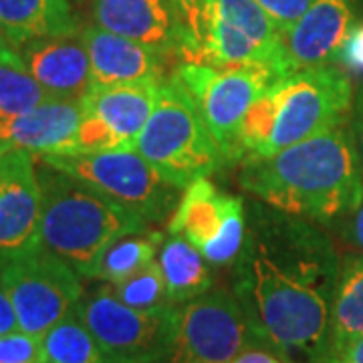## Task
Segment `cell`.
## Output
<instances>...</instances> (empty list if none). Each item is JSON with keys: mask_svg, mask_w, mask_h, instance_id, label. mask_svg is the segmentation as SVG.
<instances>
[{"mask_svg": "<svg viewBox=\"0 0 363 363\" xmlns=\"http://www.w3.org/2000/svg\"><path fill=\"white\" fill-rule=\"evenodd\" d=\"M233 267L234 297L259 339L283 353L327 357L341 260L323 230L255 202Z\"/></svg>", "mask_w": 363, "mask_h": 363, "instance_id": "6da1fadb", "label": "cell"}, {"mask_svg": "<svg viewBox=\"0 0 363 363\" xmlns=\"http://www.w3.org/2000/svg\"><path fill=\"white\" fill-rule=\"evenodd\" d=\"M347 121L271 157L242 160L240 186L305 220L351 216L363 202V168Z\"/></svg>", "mask_w": 363, "mask_h": 363, "instance_id": "7a4b0ae2", "label": "cell"}, {"mask_svg": "<svg viewBox=\"0 0 363 363\" xmlns=\"http://www.w3.org/2000/svg\"><path fill=\"white\" fill-rule=\"evenodd\" d=\"M351 79L337 67H311L279 79L250 105L242 123L245 160L271 157L347 121Z\"/></svg>", "mask_w": 363, "mask_h": 363, "instance_id": "3957f363", "label": "cell"}, {"mask_svg": "<svg viewBox=\"0 0 363 363\" xmlns=\"http://www.w3.org/2000/svg\"><path fill=\"white\" fill-rule=\"evenodd\" d=\"M39 240L79 277L93 279L104 252L116 240L147 230V222L113 198L77 178L40 166Z\"/></svg>", "mask_w": 363, "mask_h": 363, "instance_id": "277c9868", "label": "cell"}, {"mask_svg": "<svg viewBox=\"0 0 363 363\" xmlns=\"http://www.w3.org/2000/svg\"><path fill=\"white\" fill-rule=\"evenodd\" d=\"M133 150L180 190L226 164L196 101L174 77L162 83Z\"/></svg>", "mask_w": 363, "mask_h": 363, "instance_id": "5b68a950", "label": "cell"}, {"mask_svg": "<svg viewBox=\"0 0 363 363\" xmlns=\"http://www.w3.org/2000/svg\"><path fill=\"white\" fill-rule=\"evenodd\" d=\"M40 164L69 174L140 214L147 224L172 218L182 192L135 150L71 152L39 157Z\"/></svg>", "mask_w": 363, "mask_h": 363, "instance_id": "8992f818", "label": "cell"}, {"mask_svg": "<svg viewBox=\"0 0 363 363\" xmlns=\"http://www.w3.org/2000/svg\"><path fill=\"white\" fill-rule=\"evenodd\" d=\"M0 285L13 303L18 327L43 337L83 297L79 272L40 240L0 257Z\"/></svg>", "mask_w": 363, "mask_h": 363, "instance_id": "52a82bcc", "label": "cell"}, {"mask_svg": "<svg viewBox=\"0 0 363 363\" xmlns=\"http://www.w3.org/2000/svg\"><path fill=\"white\" fill-rule=\"evenodd\" d=\"M190 93L200 113L220 145L226 164L242 162V123L250 105L277 83L271 73L245 67H212L204 63H180L174 75Z\"/></svg>", "mask_w": 363, "mask_h": 363, "instance_id": "ba28073f", "label": "cell"}, {"mask_svg": "<svg viewBox=\"0 0 363 363\" xmlns=\"http://www.w3.org/2000/svg\"><path fill=\"white\" fill-rule=\"evenodd\" d=\"M77 313L109 363H160L174 337L178 305L138 311L121 303L105 283L81 297Z\"/></svg>", "mask_w": 363, "mask_h": 363, "instance_id": "9c48e42d", "label": "cell"}, {"mask_svg": "<svg viewBox=\"0 0 363 363\" xmlns=\"http://www.w3.org/2000/svg\"><path fill=\"white\" fill-rule=\"evenodd\" d=\"M252 341V325L234 295L216 289L178 305L176 329L160 363H233Z\"/></svg>", "mask_w": 363, "mask_h": 363, "instance_id": "30bf717a", "label": "cell"}, {"mask_svg": "<svg viewBox=\"0 0 363 363\" xmlns=\"http://www.w3.org/2000/svg\"><path fill=\"white\" fill-rule=\"evenodd\" d=\"M168 233L184 236L212 267H230L245 242V202L238 196L220 192L206 178H200L182 192L169 218Z\"/></svg>", "mask_w": 363, "mask_h": 363, "instance_id": "8fae6325", "label": "cell"}, {"mask_svg": "<svg viewBox=\"0 0 363 363\" xmlns=\"http://www.w3.org/2000/svg\"><path fill=\"white\" fill-rule=\"evenodd\" d=\"M39 172L35 156L23 150L0 152V257L39 240Z\"/></svg>", "mask_w": 363, "mask_h": 363, "instance_id": "7c38bea8", "label": "cell"}, {"mask_svg": "<svg viewBox=\"0 0 363 363\" xmlns=\"http://www.w3.org/2000/svg\"><path fill=\"white\" fill-rule=\"evenodd\" d=\"M93 21L162 57H180L184 63L190 52V39L169 0H93Z\"/></svg>", "mask_w": 363, "mask_h": 363, "instance_id": "4fadbf2b", "label": "cell"}, {"mask_svg": "<svg viewBox=\"0 0 363 363\" xmlns=\"http://www.w3.org/2000/svg\"><path fill=\"white\" fill-rule=\"evenodd\" d=\"M16 51L52 99H83L89 93L91 61L83 30L28 40Z\"/></svg>", "mask_w": 363, "mask_h": 363, "instance_id": "5bb4252c", "label": "cell"}, {"mask_svg": "<svg viewBox=\"0 0 363 363\" xmlns=\"http://www.w3.org/2000/svg\"><path fill=\"white\" fill-rule=\"evenodd\" d=\"M353 25V0H315L283 35L293 71L337 63Z\"/></svg>", "mask_w": 363, "mask_h": 363, "instance_id": "9a60e30c", "label": "cell"}, {"mask_svg": "<svg viewBox=\"0 0 363 363\" xmlns=\"http://www.w3.org/2000/svg\"><path fill=\"white\" fill-rule=\"evenodd\" d=\"M83 37L91 61L89 91L130 85L145 79H162L166 57L154 49L99 26L83 28Z\"/></svg>", "mask_w": 363, "mask_h": 363, "instance_id": "2e32d148", "label": "cell"}, {"mask_svg": "<svg viewBox=\"0 0 363 363\" xmlns=\"http://www.w3.org/2000/svg\"><path fill=\"white\" fill-rule=\"evenodd\" d=\"M85 116L83 99H47L9 125L2 150H23L30 156L75 152V138Z\"/></svg>", "mask_w": 363, "mask_h": 363, "instance_id": "e0dca14e", "label": "cell"}, {"mask_svg": "<svg viewBox=\"0 0 363 363\" xmlns=\"http://www.w3.org/2000/svg\"><path fill=\"white\" fill-rule=\"evenodd\" d=\"M162 79L89 91L83 97L85 113L97 117L116 140L117 150H133L140 133L154 113Z\"/></svg>", "mask_w": 363, "mask_h": 363, "instance_id": "ac0fdd59", "label": "cell"}, {"mask_svg": "<svg viewBox=\"0 0 363 363\" xmlns=\"http://www.w3.org/2000/svg\"><path fill=\"white\" fill-rule=\"evenodd\" d=\"M0 28L14 49L28 40L81 33L69 0H0Z\"/></svg>", "mask_w": 363, "mask_h": 363, "instance_id": "d6986e66", "label": "cell"}, {"mask_svg": "<svg viewBox=\"0 0 363 363\" xmlns=\"http://www.w3.org/2000/svg\"><path fill=\"white\" fill-rule=\"evenodd\" d=\"M157 264L162 269L169 301L174 305L188 303L212 291V264L184 236L169 234L160 247Z\"/></svg>", "mask_w": 363, "mask_h": 363, "instance_id": "ffe728a7", "label": "cell"}, {"mask_svg": "<svg viewBox=\"0 0 363 363\" xmlns=\"http://www.w3.org/2000/svg\"><path fill=\"white\" fill-rule=\"evenodd\" d=\"M363 337V257H347L339 271L331 311L329 353L337 355ZM325 357V359H327Z\"/></svg>", "mask_w": 363, "mask_h": 363, "instance_id": "44dd1931", "label": "cell"}, {"mask_svg": "<svg viewBox=\"0 0 363 363\" xmlns=\"http://www.w3.org/2000/svg\"><path fill=\"white\" fill-rule=\"evenodd\" d=\"M51 99L30 75L16 49L0 52V147L14 117L25 116Z\"/></svg>", "mask_w": 363, "mask_h": 363, "instance_id": "7402d4cb", "label": "cell"}, {"mask_svg": "<svg viewBox=\"0 0 363 363\" xmlns=\"http://www.w3.org/2000/svg\"><path fill=\"white\" fill-rule=\"evenodd\" d=\"M164 240H166L164 234L156 230L154 233L143 230L119 238L104 252L93 279H99L109 285L123 283L125 279L133 277L135 272H140L150 262L156 260Z\"/></svg>", "mask_w": 363, "mask_h": 363, "instance_id": "603a6c76", "label": "cell"}, {"mask_svg": "<svg viewBox=\"0 0 363 363\" xmlns=\"http://www.w3.org/2000/svg\"><path fill=\"white\" fill-rule=\"evenodd\" d=\"M40 343L45 363H109L83 323L77 307L51 327L40 337Z\"/></svg>", "mask_w": 363, "mask_h": 363, "instance_id": "cb8c5ba5", "label": "cell"}, {"mask_svg": "<svg viewBox=\"0 0 363 363\" xmlns=\"http://www.w3.org/2000/svg\"><path fill=\"white\" fill-rule=\"evenodd\" d=\"M111 289L121 303L138 311H160L174 305L169 301L168 286L157 259L140 272H135L133 277L125 279L123 283L111 285Z\"/></svg>", "mask_w": 363, "mask_h": 363, "instance_id": "d4e9b609", "label": "cell"}, {"mask_svg": "<svg viewBox=\"0 0 363 363\" xmlns=\"http://www.w3.org/2000/svg\"><path fill=\"white\" fill-rule=\"evenodd\" d=\"M0 363H45L40 337L23 331L0 337Z\"/></svg>", "mask_w": 363, "mask_h": 363, "instance_id": "484cf974", "label": "cell"}, {"mask_svg": "<svg viewBox=\"0 0 363 363\" xmlns=\"http://www.w3.org/2000/svg\"><path fill=\"white\" fill-rule=\"evenodd\" d=\"M174 11L178 14L182 28L186 30L190 39V52L184 63L192 61V57L198 51V45L202 39V11H204V0H169Z\"/></svg>", "mask_w": 363, "mask_h": 363, "instance_id": "4316f807", "label": "cell"}, {"mask_svg": "<svg viewBox=\"0 0 363 363\" xmlns=\"http://www.w3.org/2000/svg\"><path fill=\"white\" fill-rule=\"evenodd\" d=\"M260 9L269 14L272 23L285 35L291 26L297 23L303 14L311 9L315 0H257Z\"/></svg>", "mask_w": 363, "mask_h": 363, "instance_id": "83f0119b", "label": "cell"}, {"mask_svg": "<svg viewBox=\"0 0 363 363\" xmlns=\"http://www.w3.org/2000/svg\"><path fill=\"white\" fill-rule=\"evenodd\" d=\"M337 63H341L351 73L363 75V23L351 26L350 35L339 51Z\"/></svg>", "mask_w": 363, "mask_h": 363, "instance_id": "f1b7e54d", "label": "cell"}, {"mask_svg": "<svg viewBox=\"0 0 363 363\" xmlns=\"http://www.w3.org/2000/svg\"><path fill=\"white\" fill-rule=\"evenodd\" d=\"M21 331L18 327V319H16V311H14L13 303L6 295V291L0 285V337L4 335H11Z\"/></svg>", "mask_w": 363, "mask_h": 363, "instance_id": "f546056e", "label": "cell"}, {"mask_svg": "<svg viewBox=\"0 0 363 363\" xmlns=\"http://www.w3.org/2000/svg\"><path fill=\"white\" fill-rule=\"evenodd\" d=\"M350 128L351 133H353V140H355V145H357V154H359L363 168V89L357 93V97L353 101V109H351L350 116Z\"/></svg>", "mask_w": 363, "mask_h": 363, "instance_id": "4dcf8cb0", "label": "cell"}, {"mask_svg": "<svg viewBox=\"0 0 363 363\" xmlns=\"http://www.w3.org/2000/svg\"><path fill=\"white\" fill-rule=\"evenodd\" d=\"M325 363H363V337L337 355L327 357Z\"/></svg>", "mask_w": 363, "mask_h": 363, "instance_id": "1f68e13d", "label": "cell"}, {"mask_svg": "<svg viewBox=\"0 0 363 363\" xmlns=\"http://www.w3.org/2000/svg\"><path fill=\"white\" fill-rule=\"evenodd\" d=\"M351 240L355 242V247L363 250V202L362 206L357 208L353 214H351V228H350Z\"/></svg>", "mask_w": 363, "mask_h": 363, "instance_id": "d6a6232c", "label": "cell"}, {"mask_svg": "<svg viewBox=\"0 0 363 363\" xmlns=\"http://www.w3.org/2000/svg\"><path fill=\"white\" fill-rule=\"evenodd\" d=\"M233 363H279L271 353L260 350H245Z\"/></svg>", "mask_w": 363, "mask_h": 363, "instance_id": "836d02e7", "label": "cell"}, {"mask_svg": "<svg viewBox=\"0 0 363 363\" xmlns=\"http://www.w3.org/2000/svg\"><path fill=\"white\" fill-rule=\"evenodd\" d=\"M9 49H14V47L11 45V40L6 39V35L2 33V28H0V52L9 51Z\"/></svg>", "mask_w": 363, "mask_h": 363, "instance_id": "e575fe53", "label": "cell"}]
</instances>
